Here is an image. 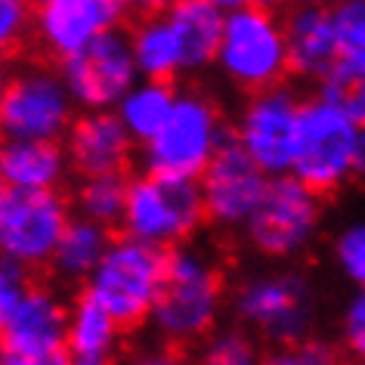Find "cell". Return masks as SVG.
I'll return each instance as SVG.
<instances>
[{
	"label": "cell",
	"mask_w": 365,
	"mask_h": 365,
	"mask_svg": "<svg viewBox=\"0 0 365 365\" xmlns=\"http://www.w3.org/2000/svg\"><path fill=\"white\" fill-rule=\"evenodd\" d=\"M319 223V195L297 177H276L248 217L251 245L267 257L304 251Z\"/></svg>",
	"instance_id": "9c48e42d"
},
{
	"label": "cell",
	"mask_w": 365,
	"mask_h": 365,
	"mask_svg": "<svg viewBox=\"0 0 365 365\" xmlns=\"http://www.w3.org/2000/svg\"><path fill=\"white\" fill-rule=\"evenodd\" d=\"M263 173L267 170L248 155L239 133L226 130L220 149H217L214 161L207 164L202 177L207 220L220 226L248 223V217L254 214V207L260 205V198L269 186Z\"/></svg>",
	"instance_id": "7c38bea8"
},
{
	"label": "cell",
	"mask_w": 365,
	"mask_h": 365,
	"mask_svg": "<svg viewBox=\"0 0 365 365\" xmlns=\"http://www.w3.org/2000/svg\"><path fill=\"white\" fill-rule=\"evenodd\" d=\"M168 251L170 248L143 242L136 235H121L112 239L103 263L87 279V288L108 309L124 337L136 334L152 316L168 269Z\"/></svg>",
	"instance_id": "7a4b0ae2"
},
{
	"label": "cell",
	"mask_w": 365,
	"mask_h": 365,
	"mask_svg": "<svg viewBox=\"0 0 365 365\" xmlns=\"http://www.w3.org/2000/svg\"><path fill=\"white\" fill-rule=\"evenodd\" d=\"M173 106H177V93L170 81H145L121 99V121L133 140L149 143L168 124Z\"/></svg>",
	"instance_id": "603a6c76"
},
{
	"label": "cell",
	"mask_w": 365,
	"mask_h": 365,
	"mask_svg": "<svg viewBox=\"0 0 365 365\" xmlns=\"http://www.w3.org/2000/svg\"><path fill=\"white\" fill-rule=\"evenodd\" d=\"M337 263L356 285L365 288V226H350L334 245Z\"/></svg>",
	"instance_id": "83f0119b"
},
{
	"label": "cell",
	"mask_w": 365,
	"mask_h": 365,
	"mask_svg": "<svg viewBox=\"0 0 365 365\" xmlns=\"http://www.w3.org/2000/svg\"><path fill=\"white\" fill-rule=\"evenodd\" d=\"M75 356H71L68 346H59V350H47V353H13L4 350V365H71Z\"/></svg>",
	"instance_id": "f546056e"
},
{
	"label": "cell",
	"mask_w": 365,
	"mask_h": 365,
	"mask_svg": "<svg viewBox=\"0 0 365 365\" xmlns=\"http://www.w3.org/2000/svg\"><path fill=\"white\" fill-rule=\"evenodd\" d=\"M205 192L195 180L145 173L130 182L124 230L161 248H180L205 223Z\"/></svg>",
	"instance_id": "277c9868"
},
{
	"label": "cell",
	"mask_w": 365,
	"mask_h": 365,
	"mask_svg": "<svg viewBox=\"0 0 365 365\" xmlns=\"http://www.w3.org/2000/svg\"><path fill=\"white\" fill-rule=\"evenodd\" d=\"M291 71L304 78H325L337 62L334 16L325 6H294L285 19Z\"/></svg>",
	"instance_id": "e0dca14e"
},
{
	"label": "cell",
	"mask_w": 365,
	"mask_h": 365,
	"mask_svg": "<svg viewBox=\"0 0 365 365\" xmlns=\"http://www.w3.org/2000/svg\"><path fill=\"white\" fill-rule=\"evenodd\" d=\"M226 130L230 127H223L211 99L198 93L180 96L168 124L155 133V140L145 143L149 173L186 177V180L205 177L207 164L214 161Z\"/></svg>",
	"instance_id": "8992f818"
},
{
	"label": "cell",
	"mask_w": 365,
	"mask_h": 365,
	"mask_svg": "<svg viewBox=\"0 0 365 365\" xmlns=\"http://www.w3.org/2000/svg\"><path fill=\"white\" fill-rule=\"evenodd\" d=\"M59 68L71 96L81 106L106 108L130 93L140 66H136L130 34H121L112 29L99 34L96 41H90L75 56H68Z\"/></svg>",
	"instance_id": "30bf717a"
},
{
	"label": "cell",
	"mask_w": 365,
	"mask_h": 365,
	"mask_svg": "<svg viewBox=\"0 0 365 365\" xmlns=\"http://www.w3.org/2000/svg\"><path fill=\"white\" fill-rule=\"evenodd\" d=\"M66 168L56 140H10L0 155L6 189H56Z\"/></svg>",
	"instance_id": "d6986e66"
},
{
	"label": "cell",
	"mask_w": 365,
	"mask_h": 365,
	"mask_svg": "<svg viewBox=\"0 0 365 365\" xmlns=\"http://www.w3.org/2000/svg\"><path fill=\"white\" fill-rule=\"evenodd\" d=\"M245 322L257 325L279 344H300L313 322V288L300 272L263 276L248 282L235 300Z\"/></svg>",
	"instance_id": "4fadbf2b"
},
{
	"label": "cell",
	"mask_w": 365,
	"mask_h": 365,
	"mask_svg": "<svg viewBox=\"0 0 365 365\" xmlns=\"http://www.w3.org/2000/svg\"><path fill=\"white\" fill-rule=\"evenodd\" d=\"M344 346L353 359H365V288L353 297L344 316Z\"/></svg>",
	"instance_id": "f1b7e54d"
},
{
	"label": "cell",
	"mask_w": 365,
	"mask_h": 365,
	"mask_svg": "<svg viewBox=\"0 0 365 365\" xmlns=\"http://www.w3.org/2000/svg\"><path fill=\"white\" fill-rule=\"evenodd\" d=\"M322 99L337 106L359 127H365V66L337 62L322 78Z\"/></svg>",
	"instance_id": "d4e9b609"
},
{
	"label": "cell",
	"mask_w": 365,
	"mask_h": 365,
	"mask_svg": "<svg viewBox=\"0 0 365 365\" xmlns=\"http://www.w3.org/2000/svg\"><path fill=\"white\" fill-rule=\"evenodd\" d=\"M127 10L133 13V19H143V16H158V13H168L173 4L180 0H124Z\"/></svg>",
	"instance_id": "4dcf8cb0"
},
{
	"label": "cell",
	"mask_w": 365,
	"mask_h": 365,
	"mask_svg": "<svg viewBox=\"0 0 365 365\" xmlns=\"http://www.w3.org/2000/svg\"><path fill=\"white\" fill-rule=\"evenodd\" d=\"M133 136L115 115H84L68 130V161L81 177L99 173H127L133 155Z\"/></svg>",
	"instance_id": "2e32d148"
},
{
	"label": "cell",
	"mask_w": 365,
	"mask_h": 365,
	"mask_svg": "<svg viewBox=\"0 0 365 365\" xmlns=\"http://www.w3.org/2000/svg\"><path fill=\"white\" fill-rule=\"evenodd\" d=\"M211 4H217L220 10H242V6H279V4H288V0H211Z\"/></svg>",
	"instance_id": "836d02e7"
},
{
	"label": "cell",
	"mask_w": 365,
	"mask_h": 365,
	"mask_svg": "<svg viewBox=\"0 0 365 365\" xmlns=\"http://www.w3.org/2000/svg\"><path fill=\"white\" fill-rule=\"evenodd\" d=\"M353 173L365 177V127H359V140H356V164H353Z\"/></svg>",
	"instance_id": "e575fe53"
},
{
	"label": "cell",
	"mask_w": 365,
	"mask_h": 365,
	"mask_svg": "<svg viewBox=\"0 0 365 365\" xmlns=\"http://www.w3.org/2000/svg\"><path fill=\"white\" fill-rule=\"evenodd\" d=\"M263 365H309V362H307V356L300 353V346L291 344V346H282V350L269 353L267 359H263Z\"/></svg>",
	"instance_id": "1f68e13d"
},
{
	"label": "cell",
	"mask_w": 365,
	"mask_h": 365,
	"mask_svg": "<svg viewBox=\"0 0 365 365\" xmlns=\"http://www.w3.org/2000/svg\"><path fill=\"white\" fill-rule=\"evenodd\" d=\"M124 0H41L38 4V59L62 66L99 34L127 19Z\"/></svg>",
	"instance_id": "8fae6325"
},
{
	"label": "cell",
	"mask_w": 365,
	"mask_h": 365,
	"mask_svg": "<svg viewBox=\"0 0 365 365\" xmlns=\"http://www.w3.org/2000/svg\"><path fill=\"white\" fill-rule=\"evenodd\" d=\"M68 322L71 309L56 297V291L34 279L19 304L4 313V350L47 353L68 346Z\"/></svg>",
	"instance_id": "9a60e30c"
},
{
	"label": "cell",
	"mask_w": 365,
	"mask_h": 365,
	"mask_svg": "<svg viewBox=\"0 0 365 365\" xmlns=\"http://www.w3.org/2000/svg\"><path fill=\"white\" fill-rule=\"evenodd\" d=\"M130 43L136 53V66L149 81H170L186 71L182 66V47L180 34L168 19V13L143 16L130 25Z\"/></svg>",
	"instance_id": "ffe728a7"
},
{
	"label": "cell",
	"mask_w": 365,
	"mask_h": 365,
	"mask_svg": "<svg viewBox=\"0 0 365 365\" xmlns=\"http://www.w3.org/2000/svg\"><path fill=\"white\" fill-rule=\"evenodd\" d=\"M168 19L180 34L182 66L189 71L205 68L207 62L220 59L226 19L217 4H211V0H180L168 10Z\"/></svg>",
	"instance_id": "ac0fdd59"
},
{
	"label": "cell",
	"mask_w": 365,
	"mask_h": 365,
	"mask_svg": "<svg viewBox=\"0 0 365 365\" xmlns=\"http://www.w3.org/2000/svg\"><path fill=\"white\" fill-rule=\"evenodd\" d=\"M331 16L341 62L365 66V0H341L331 6Z\"/></svg>",
	"instance_id": "484cf974"
},
{
	"label": "cell",
	"mask_w": 365,
	"mask_h": 365,
	"mask_svg": "<svg viewBox=\"0 0 365 365\" xmlns=\"http://www.w3.org/2000/svg\"><path fill=\"white\" fill-rule=\"evenodd\" d=\"M133 365H186L182 362V353L180 350H164V353H155V356H143L140 362H133Z\"/></svg>",
	"instance_id": "d6a6232c"
},
{
	"label": "cell",
	"mask_w": 365,
	"mask_h": 365,
	"mask_svg": "<svg viewBox=\"0 0 365 365\" xmlns=\"http://www.w3.org/2000/svg\"><path fill=\"white\" fill-rule=\"evenodd\" d=\"M71 226L68 198L56 189H6L0 198L4 254L34 272H47Z\"/></svg>",
	"instance_id": "5b68a950"
},
{
	"label": "cell",
	"mask_w": 365,
	"mask_h": 365,
	"mask_svg": "<svg viewBox=\"0 0 365 365\" xmlns=\"http://www.w3.org/2000/svg\"><path fill=\"white\" fill-rule=\"evenodd\" d=\"M112 230L99 226L93 220H71L66 239H62L56 257L50 263V276L66 285H78V282L90 279L96 272V267L103 263L108 245H112Z\"/></svg>",
	"instance_id": "44dd1931"
},
{
	"label": "cell",
	"mask_w": 365,
	"mask_h": 365,
	"mask_svg": "<svg viewBox=\"0 0 365 365\" xmlns=\"http://www.w3.org/2000/svg\"><path fill=\"white\" fill-rule=\"evenodd\" d=\"M47 62H31L29 71H16L4 87L0 118L6 140H59L71 130V90L66 78L53 75Z\"/></svg>",
	"instance_id": "ba28073f"
},
{
	"label": "cell",
	"mask_w": 365,
	"mask_h": 365,
	"mask_svg": "<svg viewBox=\"0 0 365 365\" xmlns=\"http://www.w3.org/2000/svg\"><path fill=\"white\" fill-rule=\"evenodd\" d=\"M71 365H112V356H75Z\"/></svg>",
	"instance_id": "d590c367"
},
{
	"label": "cell",
	"mask_w": 365,
	"mask_h": 365,
	"mask_svg": "<svg viewBox=\"0 0 365 365\" xmlns=\"http://www.w3.org/2000/svg\"><path fill=\"white\" fill-rule=\"evenodd\" d=\"M127 195H130L127 173H99V177H84V182L75 189V205L84 220L115 230L127 217Z\"/></svg>",
	"instance_id": "cb8c5ba5"
},
{
	"label": "cell",
	"mask_w": 365,
	"mask_h": 365,
	"mask_svg": "<svg viewBox=\"0 0 365 365\" xmlns=\"http://www.w3.org/2000/svg\"><path fill=\"white\" fill-rule=\"evenodd\" d=\"M118 337L115 319L108 309L93 297L90 288H81L75 304H71V322H68V350L71 356H112Z\"/></svg>",
	"instance_id": "7402d4cb"
},
{
	"label": "cell",
	"mask_w": 365,
	"mask_h": 365,
	"mask_svg": "<svg viewBox=\"0 0 365 365\" xmlns=\"http://www.w3.org/2000/svg\"><path fill=\"white\" fill-rule=\"evenodd\" d=\"M359 124L341 108L316 99L300 108V130L294 152V177L304 180L316 195H331L344 186L356 164Z\"/></svg>",
	"instance_id": "52a82bcc"
},
{
	"label": "cell",
	"mask_w": 365,
	"mask_h": 365,
	"mask_svg": "<svg viewBox=\"0 0 365 365\" xmlns=\"http://www.w3.org/2000/svg\"><path fill=\"white\" fill-rule=\"evenodd\" d=\"M220 66L239 90L257 96L282 87L291 71L285 25H279L272 6H242L226 16Z\"/></svg>",
	"instance_id": "3957f363"
},
{
	"label": "cell",
	"mask_w": 365,
	"mask_h": 365,
	"mask_svg": "<svg viewBox=\"0 0 365 365\" xmlns=\"http://www.w3.org/2000/svg\"><path fill=\"white\" fill-rule=\"evenodd\" d=\"M300 108L304 106H297V99L285 87L257 93L245 108L235 133L267 173H285L288 168H294Z\"/></svg>",
	"instance_id": "5bb4252c"
},
{
	"label": "cell",
	"mask_w": 365,
	"mask_h": 365,
	"mask_svg": "<svg viewBox=\"0 0 365 365\" xmlns=\"http://www.w3.org/2000/svg\"><path fill=\"white\" fill-rule=\"evenodd\" d=\"M223 267L198 251H168V269L152 319L170 350H186L211 337L223 300Z\"/></svg>",
	"instance_id": "6da1fadb"
},
{
	"label": "cell",
	"mask_w": 365,
	"mask_h": 365,
	"mask_svg": "<svg viewBox=\"0 0 365 365\" xmlns=\"http://www.w3.org/2000/svg\"><path fill=\"white\" fill-rule=\"evenodd\" d=\"M198 365H263V359L257 356V346H254L248 331L226 328V331L211 334L205 341Z\"/></svg>",
	"instance_id": "4316f807"
},
{
	"label": "cell",
	"mask_w": 365,
	"mask_h": 365,
	"mask_svg": "<svg viewBox=\"0 0 365 365\" xmlns=\"http://www.w3.org/2000/svg\"><path fill=\"white\" fill-rule=\"evenodd\" d=\"M362 365H365V359H362Z\"/></svg>",
	"instance_id": "74e56055"
},
{
	"label": "cell",
	"mask_w": 365,
	"mask_h": 365,
	"mask_svg": "<svg viewBox=\"0 0 365 365\" xmlns=\"http://www.w3.org/2000/svg\"><path fill=\"white\" fill-rule=\"evenodd\" d=\"M288 4H294V6H322L325 0H288Z\"/></svg>",
	"instance_id": "8d00e7d4"
}]
</instances>
